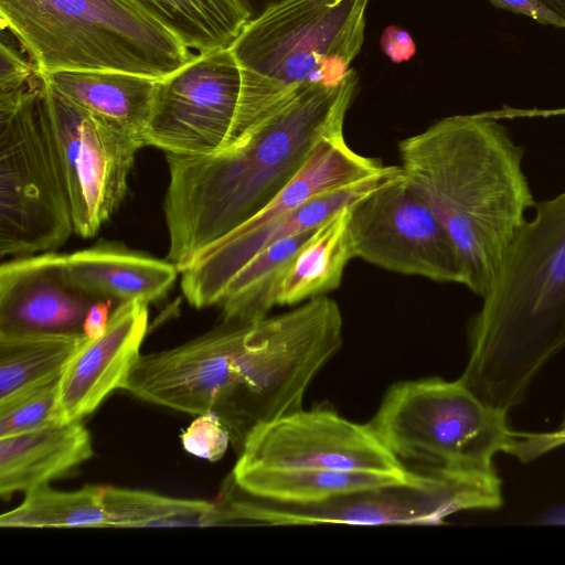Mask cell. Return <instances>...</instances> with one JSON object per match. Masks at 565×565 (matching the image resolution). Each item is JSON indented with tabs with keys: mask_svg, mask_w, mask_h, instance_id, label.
I'll use <instances>...</instances> for the list:
<instances>
[{
	"mask_svg": "<svg viewBox=\"0 0 565 565\" xmlns=\"http://www.w3.org/2000/svg\"><path fill=\"white\" fill-rule=\"evenodd\" d=\"M356 84L351 68L337 86L312 84L222 151L166 153L168 259L179 271L268 204L298 174L322 139L343 130Z\"/></svg>",
	"mask_w": 565,
	"mask_h": 565,
	"instance_id": "obj_1",
	"label": "cell"
},
{
	"mask_svg": "<svg viewBox=\"0 0 565 565\" xmlns=\"http://www.w3.org/2000/svg\"><path fill=\"white\" fill-rule=\"evenodd\" d=\"M401 170L447 230L465 285L483 298L535 206L524 150L494 114L443 118L398 145Z\"/></svg>",
	"mask_w": 565,
	"mask_h": 565,
	"instance_id": "obj_2",
	"label": "cell"
},
{
	"mask_svg": "<svg viewBox=\"0 0 565 565\" xmlns=\"http://www.w3.org/2000/svg\"><path fill=\"white\" fill-rule=\"evenodd\" d=\"M534 207L470 323L459 377L504 413L565 348V190Z\"/></svg>",
	"mask_w": 565,
	"mask_h": 565,
	"instance_id": "obj_3",
	"label": "cell"
},
{
	"mask_svg": "<svg viewBox=\"0 0 565 565\" xmlns=\"http://www.w3.org/2000/svg\"><path fill=\"white\" fill-rule=\"evenodd\" d=\"M367 0H281L228 46L242 75L237 140L312 84L337 86L364 40Z\"/></svg>",
	"mask_w": 565,
	"mask_h": 565,
	"instance_id": "obj_4",
	"label": "cell"
},
{
	"mask_svg": "<svg viewBox=\"0 0 565 565\" xmlns=\"http://www.w3.org/2000/svg\"><path fill=\"white\" fill-rule=\"evenodd\" d=\"M0 19L41 74L116 71L163 79L195 56L127 0H0Z\"/></svg>",
	"mask_w": 565,
	"mask_h": 565,
	"instance_id": "obj_5",
	"label": "cell"
},
{
	"mask_svg": "<svg viewBox=\"0 0 565 565\" xmlns=\"http://www.w3.org/2000/svg\"><path fill=\"white\" fill-rule=\"evenodd\" d=\"M367 424L406 470L435 478L497 472L495 456L515 436L508 413L459 379L397 382Z\"/></svg>",
	"mask_w": 565,
	"mask_h": 565,
	"instance_id": "obj_6",
	"label": "cell"
},
{
	"mask_svg": "<svg viewBox=\"0 0 565 565\" xmlns=\"http://www.w3.org/2000/svg\"><path fill=\"white\" fill-rule=\"evenodd\" d=\"M38 72L0 95V254L54 252L74 233L67 190Z\"/></svg>",
	"mask_w": 565,
	"mask_h": 565,
	"instance_id": "obj_7",
	"label": "cell"
},
{
	"mask_svg": "<svg viewBox=\"0 0 565 565\" xmlns=\"http://www.w3.org/2000/svg\"><path fill=\"white\" fill-rule=\"evenodd\" d=\"M343 319L328 296L246 322L231 444L239 454L258 427L302 408L303 395L343 341Z\"/></svg>",
	"mask_w": 565,
	"mask_h": 565,
	"instance_id": "obj_8",
	"label": "cell"
},
{
	"mask_svg": "<svg viewBox=\"0 0 565 565\" xmlns=\"http://www.w3.org/2000/svg\"><path fill=\"white\" fill-rule=\"evenodd\" d=\"M218 502L224 525L439 524L457 512L499 509L503 493L497 472L425 476L306 502L255 497L228 478Z\"/></svg>",
	"mask_w": 565,
	"mask_h": 565,
	"instance_id": "obj_9",
	"label": "cell"
},
{
	"mask_svg": "<svg viewBox=\"0 0 565 565\" xmlns=\"http://www.w3.org/2000/svg\"><path fill=\"white\" fill-rule=\"evenodd\" d=\"M42 93L74 233L93 237L125 200L136 154L147 145L66 99L44 77Z\"/></svg>",
	"mask_w": 565,
	"mask_h": 565,
	"instance_id": "obj_10",
	"label": "cell"
},
{
	"mask_svg": "<svg viewBox=\"0 0 565 565\" xmlns=\"http://www.w3.org/2000/svg\"><path fill=\"white\" fill-rule=\"evenodd\" d=\"M354 258L385 270L465 285L447 230L401 172L349 209Z\"/></svg>",
	"mask_w": 565,
	"mask_h": 565,
	"instance_id": "obj_11",
	"label": "cell"
},
{
	"mask_svg": "<svg viewBox=\"0 0 565 565\" xmlns=\"http://www.w3.org/2000/svg\"><path fill=\"white\" fill-rule=\"evenodd\" d=\"M241 92V70L230 47L195 54L158 81L146 145L180 156H207L233 146Z\"/></svg>",
	"mask_w": 565,
	"mask_h": 565,
	"instance_id": "obj_12",
	"label": "cell"
},
{
	"mask_svg": "<svg viewBox=\"0 0 565 565\" xmlns=\"http://www.w3.org/2000/svg\"><path fill=\"white\" fill-rule=\"evenodd\" d=\"M234 469H328L409 476L369 424L330 407L299 409L256 428Z\"/></svg>",
	"mask_w": 565,
	"mask_h": 565,
	"instance_id": "obj_13",
	"label": "cell"
},
{
	"mask_svg": "<svg viewBox=\"0 0 565 565\" xmlns=\"http://www.w3.org/2000/svg\"><path fill=\"white\" fill-rule=\"evenodd\" d=\"M399 172V167L392 166L385 173L315 196L264 230L242 236H222L180 269L184 297L196 309L218 305L233 276L264 248L320 226Z\"/></svg>",
	"mask_w": 565,
	"mask_h": 565,
	"instance_id": "obj_14",
	"label": "cell"
},
{
	"mask_svg": "<svg viewBox=\"0 0 565 565\" xmlns=\"http://www.w3.org/2000/svg\"><path fill=\"white\" fill-rule=\"evenodd\" d=\"M98 300L71 278L64 254L15 257L0 267V335L84 333Z\"/></svg>",
	"mask_w": 565,
	"mask_h": 565,
	"instance_id": "obj_15",
	"label": "cell"
},
{
	"mask_svg": "<svg viewBox=\"0 0 565 565\" xmlns=\"http://www.w3.org/2000/svg\"><path fill=\"white\" fill-rule=\"evenodd\" d=\"M148 330V305L126 302L110 313L105 333L88 339L60 379L62 423L81 420L115 390L125 388Z\"/></svg>",
	"mask_w": 565,
	"mask_h": 565,
	"instance_id": "obj_16",
	"label": "cell"
},
{
	"mask_svg": "<svg viewBox=\"0 0 565 565\" xmlns=\"http://www.w3.org/2000/svg\"><path fill=\"white\" fill-rule=\"evenodd\" d=\"M71 278L87 294L116 306L161 299L180 274L175 264L111 242L64 254Z\"/></svg>",
	"mask_w": 565,
	"mask_h": 565,
	"instance_id": "obj_17",
	"label": "cell"
},
{
	"mask_svg": "<svg viewBox=\"0 0 565 565\" xmlns=\"http://www.w3.org/2000/svg\"><path fill=\"white\" fill-rule=\"evenodd\" d=\"M94 455L89 431L81 420L49 425L0 438V495L47 486Z\"/></svg>",
	"mask_w": 565,
	"mask_h": 565,
	"instance_id": "obj_18",
	"label": "cell"
},
{
	"mask_svg": "<svg viewBox=\"0 0 565 565\" xmlns=\"http://www.w3.org/2000/svg\"><path fill=\"white\" fill-rule=\"evenodd\" d=\"M41 75L66 99L145 140L159 79L116 71Z\"/></svg>",
	"mask_w": 565,
	"mask_h": 565,
	"instance_id": "obj_19",
	"label": "cell"
},
{
	"mask_svg": "<svg viewBox=\"0 0 565 565\" xmlns=\"http://www.w3.org/2000/svg\"><path fill=\"white\" fill-rule=\"evenodd\" d=\"M345 206L316 228L287 266L277 291V306L299 305L337 289L354 258Z\"/></svg>",
	"mask_w": 565,
	"mask_h": 565,
	"instance_id": "obj_20",
	"label": "cell"
},
{
	"mask_svg": "<svg viewBox=\"0 0 565 565\" xmlns=\"http://www.w3.org/2000/svg\"><path fill=\"white\" fill-rule=\"evenodd\" d=\"M422 475L392 476L328 469H234L230 479L255 497L306 502L345 492L417 480ZM428 477V476H427Z\"/></svg>",
	"mask_w": 565,
	"mask_h": 565,
	"instance_id": "obj_21",
	"label": "cell"
},
{
	"mask_svg": "<svg viewBox=\"0 0 565 565\" xmlns=\"http://www.w3.org/2000/svg\"><path fill=\"white\" fill-rule=\"evenodd\" d=\"M196 54L228 47L249 21L236 0H127Z\"/></svg>",
	"mask_w": 565,
	"mask_h": 565,
	"instance_id": "obj_22",
	"label": "cell"
},
{
	"mask_svg": "<svg viewBox=\"0 0 565 565\" xmlns=\"http://www.w3.org/2000/svg\"><path fill=\"white\" fill-rule=\"evenodd\" d=\"M88 339L85 333L0 335V402L60 380Z\"/></svg>",
	"mask_w": 565,
	"mask_h": 565,
	"instance_id": "obj_23",
	"label": "cell"
},
{
	"mask_svg": "<svg viewBox=\"0 0 565 565\" xmlns=\"http://www.w3.org/2000/svg\"><path fill=\"white\" fill-rule=\"evenodd\" d=\"M316 228L269 245L233 276L217 305L223 322H253L268 316L277 306L278 286L287 266Z\"/></svg>",
	"mask_w": 565,
	"mask_h": 565,
	"instance_id": "obj_24",
	"label": "cell"
},
{
	"mask_svg": "<svg viewBox=\"0 0 565 565\" xmlns=\"http://www.w3.org/2000/svg\"><path fill=\"white\" fill-rule=\"evenodd\" d=\"M108 527H180L223 525L217 502L175 499L142 490L103 487Z\"/></svg>",
	"mask_w": 565,
	"mask_h": 565,
	"instance_id": "obj_25",
	"label": "cell"
},
{
	"mask_svg": "<svg viewBox=\"0 0 565 565\" xmlns=\"http://www.w3.org/2000/svg\"><path fill=\"white\" fill-rule=\"evenodd\" d=\"M1 527H108L103 487L60 491L43 486L25 493L21 504L0 516Z\"/></svg>",
	"mask_w": 565,
	"mask_h": 565,
	"instance_id": "obj_26",
	"label": "cell"
},
{
	"mask_svg": "<svg viewBox=\"0 0 565 565\" xmlns=\"http://www.w3.org/2000/svg\"><path fill=\"white\" fill-rule=\"evenodd\" d=\"M58 392L56 380L0 402V438L62 423Z\"/></svg>",
	"mask_w": 565,
	"mask_h": 565,
	"instance_id": "obj_27",
	"label": "cell"
},
{
	"mask_svg": "<svg viewBox=\"0 0 565 565\" xmlns=\"http://www.w3.org/2000/svg\"><path fill=\"white\" fill-rule=\"evenodd\" d=\"M180 439L186 452L209 461L220 460L231 444L228 430L212 412L196 415Z\"/></svg>",
	"mask_w": 565,
	"mask_h": 565,
	"instance_id": "obj_28",
	"label": "cell"
},
{
	"mask_svg": "<svg viewBox=\"0 0 565 565\" xmlns=\"http://www.w3.org/2000/svg\"><path fill=\"white\" fill-rule=\"evenodd\" d=\"M38 71L14 35L1 28L0 40V95L28 87Z\"/></svg>",
	"mask_w": 565,
	"mask_h": 565,
	"instance_id": "obj_29",
	"label": "cell"
},
{
	"mask_svg": "<svg viewBox=\"0 0 565 565\" xmlns=\"http://www.w3.org/2000/svg\"><path fill=\"white\" fill-rule=\"evenodd\" d=\"M380 44L394 63L406 62L416 52L411 34L397 25H390L383 31Z\"/></svg>",
	"mask_w": 565,
	"mask_h": 565,
	"instance_id": "obj_30",
	"label": "cell"
},
{
	"mask_svg": "<svg viewBox=\"0 0 565 565\" xmlns=\"http://www.w3.org/2000/svg\"><path fill=\"white\" fill-rule=\"evenodd\" d=\"M490 2L499 9L526 15L540 24L565 29L564 23L556 15L535 0H490Z\"/></svg>",
	"mask_w": 565,
	"mask_h": 565,
	"instance_id": "obj_31",
	"label": "cell"
},
{
	"mask_svg": "<svg viewBox=\"0 0 565 565\" xmlns=\"http://www.w3.org/2000/svg\"><path fill=\"white\" fill-rule=\"evenodd\" d=\"M113 302L109 300H98L89 308L84 322V333L89 339L102 337L109 322V308Z\"/></svg>",
	"mask_w": 565,
	"mask_h": 565,
	"instance_id": "obj_32",
	"label": "cell"
},
{
	"mask_svg": "<svg viewBox=\"0 0 565 565\" xmlns=\"http://www.w3.org/2000/svg\"><path fill=\"white\" fill-rule=\"evenodd\" d=\"M249 14V20L257 18L271 6L281 0H236Z\"/></svg>",
	"mask_w": 565,
	"mask_h": 565,
	"instance_id": "obj_33",
	"label": "cell"
},
{
	"mask_svg": "<svg viewBox=\"0 0 565 565\" xmlns=\"http://www.w3.org/2000/svg\"><path fill=\"white\" fill-rule=\"evenodd\" d=\"M556 15L565 25V0H535Z\"/></svg>",
	"mask_w": 565,
	"mask_h": 565,
	"instance_id": "obj_34",
	"label": "cell"
},
{
	"mask_svg": "<svg viewBox=\"0 0 565 565\" xmlns=\"http://www.w3.org/2000/svg\"><path fill=\"white\" fill-rule=\"evenodd\" d=\"M561 427H562V428H565V416H564V418H563V420H562V423H561Z\"/></svg>",
	"mask_w": 565,
	"mask_h": 565,
	"instance_id": "obj_35",
	"label": "cell"
}]
</instances>
